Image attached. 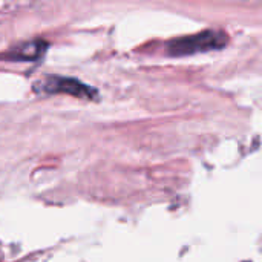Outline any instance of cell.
Returning <instances> with one entry per match:
<instances>
[{
  "instance_id": "6da1fadb",
  "label": "cell",
  "mask_w": 262,
  "mask_h": 262,
  "mask_svg": "<svg viewBox=\"0 0 262 262\" xmlns=\"http://www.w3.org/2000/svg\"><path fill=\"white\" fill-rule=\"evenodd\" d=\"M229 43V35L223 31H201L196 34L178 37L167 45V52L175 57L183 55H193L200 52H210V51H220L226 48Z\"/></svg>"
},
{
  "instance_id": "7a4b0ae2",
  "label": "cell",
  "mask_w": 262,
  "mask_h": 262,
  "mask_svg": "<svg viewBox=\"0 0 262 262\" xmlns=\"http://www.w3.org/2000/svg\"><path fill=\"white\" fill-rule=\"evenodd\" d=\"M35 89L43 94H66L80 100H97L98 94L92 86L71 77L51 75L35 83Z\"/></svg>"
},
{
  "instance_id": "3957f363",
  "label": "cell",
  "mask_w": 262,
  "mask_h": 262,
  "mask_svg": "<svg viewBox=\"0 0 262 262\" xmlns=\"http://www.w3.org/2000/svg\"><path fill=\"white\" fill-rule=\"evenodd\" d=\"M48 49V43L45 40H31L17 45L6 54V58L12 61H35L38 60Z\"/></svg>"
}]
</instances>
